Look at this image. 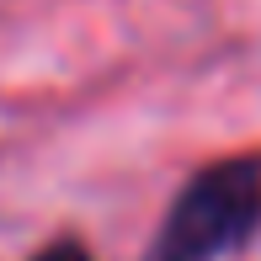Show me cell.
<instances>
[{"label":"cell","mask_w":261,"mask_h":261,"mask_svg":"<svg viewBox=\"0 0 261 261\" xmlns=\"http://www.w3.org/2000/svg\"><path fill=\"white\" fill-rule=\"evenodd\" d=\"M261 224V160H224L192 176L149 261H219Z\"/></svg>","instance_id":"obj_1"},{"label":"cell","mask_w":261,"mask_h":261,"mask_svg":"<svg viewBox=\"0 0 261 261\" xmlns=\"http://www.w3.org/2000/svg\"><path fill=\"white\" fill-rule=\"evenodd\" d=\"M38 261H91V256L80 251V245H54V251H43Z\"/></svg>","instance_id":"obj_2"}]
</instances>
